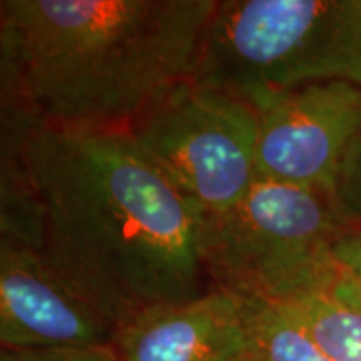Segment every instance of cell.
Returning a JSON list of instances; mask_svg holds the SVG:
<instances>
[{"mask_svg":"<svg viewBox=\"0 0 361 361\" xmlns=\"http://www.w3.org/2000/svg\"><path fill=\"white\" fill-rule=\"evenodd\" d=\"M25 159L42 214L40 252L117 329L149 306L211 290L202 214L128 133L35 129Z\"/></svg>","mask_w":361,"mask_h":361,"instance_id":"obj_1","label":"cell"},{"mask_svg":"<svg viewBox=\"0 0 361 361\" xmlns=\"http://www.w3.org/2000/svg\"><path fill=\"white\" fill-rule=\"evenodd\" d=\"M218 4L2 0V101L37 129L128 133L194 79Z\"/></svg>","mask_w":361,"mask_h":361,"instance_id":"obj_2","label":"cell"},{"mask_svg":"<svg viewBox=\"0 0 361 361\" xmlns=\"http://www.w3.org/2000/svg\"><path fill=\"white\" fill-rule=\"evenodd\" d=\"M192 80L252 107L308 84L361 87V0H219Z\"/></svg>","mask_w":361,"mask_h":361,"instance_id":"obj_3","label":"cell"},{"mask_svg":"<svg viewBox=\"0 0 361 361\" xmlns=\"http://www.w3.org/2000/svg\"><path fill=\"white\" fill-rule=\"evenodd\" d=\"M346 228L331 196L256 178L236 206L202 218L201 263L211 290L293 303L331 290L341 274L333 245Z\"/></svg>","mask_w":361,"mask_h":361,"instance_id":"obj_4","label":"cell"},{"mask_svg":"<svg viewBox=\"0 0 361 361\" xmlns=\"http://www.w3.org/2000/svg\"><path fill=\"white\" fill-rule=\"evenodd\" d=\"M128 134L202 218L236 206L256 179L258 112L224 90L188 80Z\"/></svg>","mask_w":361,"mask_h":361,"instance_id":"obj_5","label":"cell"},{"mask_svg":"<svg viewBox=\"0 0 361 361\" xmlns=\"http://www.w3.org/2000/svg\"><path fill=\"white\" fill-rule=\"evenodd\" d=\"M255 109L256 178L335 196L343 161L361 129L360 85H301L271 94Z\"/></svg>","mask_w":361,"mask_h":361,"instance_id":"obj_6","label":"cell"},{"mask_svg":"<svg viewBox=\"0 0 361 361\" xmlns=\"http://www.w3.org/2000/svg\"><path fill=\"white\" fill-rule=\"evenodd\" d=\"M119 329L34 247L0 238V343L8 350L114 346Z\"/></svg>","mask_w":361,"mask_h":361,"instance_id":"obj_7","label":"cell"},{"mask_svg":"<svg viewBox=\"0 0 361 361\" xmlns=\"http://www.w3.org/2000/svg\"><path fill=\"white\" fill-rule=\"evenodd\" d=\"M114 346L121 361H245L252 351L250 301L209 290L149 306L119 329Z\"/></svg>","mask_w":361,"mask_h":361,"instance_id":"obj_8","label":"cell"},{"mask_svg":"<svg viewBox=\"0 0 361 361\" xmlns=\"http://www.w3.org/2000/svg\"><path fill=\"white\" fill-rule=\"evenodd\" d=\"M247 301L255 361H333L286 306Z\"/></svg>","mask_w":361,"mask_h":361,"instance_id":"obj_9","label":"cell"},{"mask_svg":"<svg viewBox=\"0 0 361 361\" xmlns=\"http://www.w3.org/2000/svg\"><path fill=\"white\" fill-rule=\"evenodd\" d=\"M305 324L333 361H361V313L338 303L328 293L284 305Z\"/></svg>","mask_w":361,"mask_h":361,"instance_id":"obj_10","label":"cell"},{"mask_svg":"<svg viewBox=\"0 0 361 361\" xmlns=\"http://www.w3.org/2000/svg\"><path fill=\"white\" fill-rule=\"evenodd\" d=\"M333 201L348 226L361 228V129L343 161Z\"/></svg>","mask_w":361,"mask_h":361,"instance_id":"obj_11","label":"cell"},{"mask_svg":"<svg viewBox=\"0 0 361 361\" xmlns=\"http://www.w3.org/2000/svg\"><path fill=\"white\" fill-rule=\"evenodd\" d=\"M0 361H121L116 346H67V348H2Z\"/></svg>","mask_w":361,"mask_h":361,"instance_id":"obj_12","label":"cell"},{"mask_svg":"<svg viewBox=\"0 0 361 361\" xmlns=\"http://www.w3.org/2000/svg\"><path fill=\"white\" fill-rule=\"evenodd\" d=\"M333 258L343 273L361 281V228H348L333 245Z\"/></svg>","mask_w":361,"mask_h":361,"instance_id":"obj_13","label":"cell"},{"mask_svg":"<svg viewBox=\"0 0 361 361\" xmlns=\"http://www.w3.org/2000/svg\"><path fill=\"white\" fill-rule=\"evenodd\" d=\"M328 295L333 300H336L338 303L350 306V308L361 313V281L350 276V274L341 271V274L331 286V290L328 291Z\"/></svg>","mask_w":361,"mask_h":361,"instance_id":"obj_14","label":"cell"},{"mask_svg":"<svg viewBox=\"0 0 361 361\" xmlns=\"http://www.w3.org/2000/svg\"><path fill=\"white\" fill-rule=\"evenodd\" d=\"M245 361H255V358H252V351H251V356H250V358H246Z\"/></svg>","mask_w":361,"mask_h":361,"instance_id":"obj_15","label":"cell"}]
</instances>
